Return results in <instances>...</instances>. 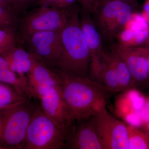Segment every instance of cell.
I'll return each instance as SVG.
<instances>
[{"label":"cell","mask_w":149,"mask_h":149,"mask_svg":"<svg viewBox=\"0 0 149 149\" xmlns=\"http://www.w3.org/2000/svg\"><path fill=\"white\" fill-rule=\"evenodd\" d=\"M61 88L70 121L92 117L106 106L111 93L101 83L59 70Z\"/></svg>","instance_id":"1"},{"label":"cell","mask_w":149,"mask_h":149,"mask_svg":"<svg viewBox=\"0 0 149 149\" xmlns=\"http://www.w3.org/2000/svg\"><path fill=\"white\" fill-rule=\"evenodd\" d=\"M65 22L61 30L62 51L55 68L74 75L89 77L90 51L80 22V6L65 9Z\"/></svg>","instance_id":"2"},{"label":"cell","mask_w":149,"mask_h":149,"mask_svg":"<svg viewBox=\"0 0 149 149\" xmlns=\"http://www.w3.org/2000/svg\"><path fill=\"white\" fill-rule=\"evenodd\" d=\"M71 125H59L36 106L27 129L24 149H59L72 133Z\"/></svg>","instance_id":"3"},{"label":"cell","mask_w":149,"mask_h":149,"mask_svg":"<svg viewBox=\"0 0 149 149\" xmlns=\"http://www.w3.org/2000/svg\"><path fill=\"white\" fill-rule=\"evenodd\" d=\"M136 3L120 0H106L91 14L104 42H114L136 13Z\"/></svg>","instance_id":"4"},{"label":"cell","mask_w":149,"mask_h":149,"mask_svg":"<svg viewBox=\"0 0 149 149\" xmlns=\"http://www.w3.org/2000/svg\"><path fill=\"white\" fill-rule=\"evenodd\" d=\"M36 105L29 99L0 110L2 133L0 144L4 149H24L28 126Z\"/></svg>","instance_id":"5"},{"label":"cell","mask_w":149,"mask_h":149,"mask_svg":"<svg viewBox=\"0 0 149 149\" xmlns=\"http://www.w3.org/2000/svg\"><path fill=\"white\" fill-rule=\"evenodd\" d=\"M65 9L57 7L41 6L20 17L18 35L20 44L35 32L61 30L65 22Z\"/></svg>","instance_id":"6"},{"label":"cell","mask_w":149,"mask_h":149,"mask_svg":"<svg viewBox=\"0 0 149 149\" xmlns=\"http://www.w3.org/2000/svg\"><path fill=\"white\" fill-rule=\"evenodd\" d=\"M104 149H129L127 125L104 107L91 117Z\"/></svg>","instance_id":"7"},{"label":"cell","mask_w":149,"mask_h":149,"mask_svg":"<svg viewBox=\"0 0 149 149\" xmlns=\"http://www.w3.org/2000/svg\"><path fill=\"white\" fill-rule=\"evenodd\" d=\"M61 30L35 32L22 44L37 60L54 69L61 53Z\"/></svg>","instance_id":"8"},{"label":"cell","mask_w":149,"mask_h":149,"mask_svg":"<svg viewBox=\"0 0 149 149\" xmlns=\"http://www.w3.org/2000/svg\"><path fill=\"white\" fill-rule=\"evenodd\" d=\"M128 66L133 85H146L149 82L148 56L149 48L145 46L128 47L113 42L110 47Z\"/></svg>","instance_id":"9"},{"label":"cell","mask_w":149,"mask_h":149,"mask_svg":"<svg viewBox=\"0 0 149 149\" xmlns=\"http://www.w3.org/2000/svg\"><path fill=\"white\" fill-rule=\"evenodd\" d=\"M80 22L90 51L91 63L89 77L101 83L100 77L103 56L104 53L103 40L91 15L81 9Z\"/></svg>","instance_id":"10"},{"label":"cell","mask_w":149,"mask_h":149,"mask_svg":"<svg viewBox=\"0 0 149 149\" xmlns=\"http://www.w3.org/2000/svg\"><path fill=\"white\" fill-rule=\"evenodd\" d=\"M27 77L32 97L40 100L61 85L60 78L56 70L38 60Z\"/></svg>","instance_id":"11"},{"label":"cell","mask_w":149,"mask_h":149,"mask_svg":"<svg viewBox=\"0 0 149 149\" xmlns=\"http://www.w3.org/2000/svg\"><path fill=\"white\" fill-rule=\"evenodd\" d=\"M65 146L71 149H104L91 118L72 130Z\"/></svg>","instance_id":"12"},{"label":"cell","mask_w":149,"mask_h":149,"mask_svg":"<svg viewBox=\"0 0 149 149\" xmlns=\"http://www.w3.org/2000/svg\"><path fill=\"white\" fill-rule=\"evenodd\" d=\"M41 106L47 116L59 125H71L68 111L60 86L55 88L40 99Z\"/></svg>","instance_id":"13"},{"label":"cell","mask_w":149,"mask_h":149,"mask_svg":"<svg viewBox=\"0 0 149 149\" xmlns=\"http://www.w3.org/2000/svg\"><path fill=\"white\" fill-rule=\"evenodd\" d=\"M136 13L116 37L117 43L128 47L142 46L149 37V28L145 20L138 24Z\"/></svg>","instance_id":"14"},{"label":"cell","mask_w":149,"mask_h":149,"mask_svg":"<svg viewBox=\"0 0 149 149\" xmlns=\"http://www.w3.org/2000/svg\"><path fill=\"white\" fill-rule=\"evenodd\" d=\"M19 44L2 55L14 72L21 77H27L26 75L31 71L37 60L26 48Z\"/></svg>","instance_id":"15"},{"label":"cell","mask_w":149,"mask_h":149,"mask_svg":"<svg viewBox=\"0 0 149 149\" xmlns=\"http://www.w3.org/2000/svg\"><path fill=\"white\" fill-rule=\"evenodd\" d=\"M0 82L12 86L22 95L32 97L27 77H21L14 72L2 55H0Z\"/></svg>","instance_id":"16"},{"label":"cell","mask_w":149,"mask_h":149,"mask_svg":"<svg viewBox=\"0 0 149 149\" xmlns=\"http://www.w3.org/2000/svg\"><path fill=\"white\" fill-rule=\"evenodd\" d=\"M105 55L116 72L120 92L125 91L133 87V78L128 66L121 58L114 51L105 52Z\"/></svg>","instance_id":"17"},{"label":"cell","mask_w":149,"mask_h":149,"mask_svg":"<svg viewBox=\"0 0 149 149\" xmlns=\"http://www.w3.org/2000/svg\"><path fill=\"white\" fill-rule=\"evenodd\" d=\"M100 83L110 93L120 92L116 72L104 53L101 70Z\"/></svg>","instance_id":"18"},{"label":"cell","mask_w":149,"mask_h":149,"mask_svg":"<svg viewBox=\"0 0 149 149\" xmlns=\"http://www.w3.org/2000/svg\"><path fill=\"white\" fill-rule=\"evenodd\" d=\"M27 98L12 86L0 82V110L16 105Z\"/></svg>","instance_id":"19"},{"label":"cell","mask_w":149,"mask_h":149,"mask_svg":"<svg viewBox=\"0 0 149 149\" xmlns=\"http://www.w3.org/2000/svg\"><path fill=\"white\" fill-rule=\"evenodd\" d=\"M20 19L15 10L0 6V29L17 33Z\"/></svg>","instance_id":"20"},{"label":"cell","mask_w":149,"mask_h":149,"mask_svg":"<svg viewBox=\"0 0 149 149\" xmlns=\"http://www.w3.org/2000/svg\"><path fill=\"white\" fill-rule=\"evenodd\" d=\"M129 149H149V136L141 128L127 125Z\"/></svg>","instance_id":"21"},{"label":"cell","mask_w":149,"mask_h":149,"mask_svg":"<svg viewBox=\"0 0 149 149\" xmlns=\"http://www.w3.org/2000/svg\"><path fill=\"white\" fill-rule=\"evenodd\" d=\"M19 44L20 43L17 33L0 29V55L6 53Z\"/></svg>","instance_id":"22"},{"label":"cell","mask_w":149,"mask_h":149,"mask_svg":"<svg viewBox=\"0 0 149 149\" xmlns=\"http://www.w3.org/2000/svg\"><path fill=\"white\" fill-rule=\"evenodd\" d=\"M12 7L19 14L25 13L30 6L35 3H38L39 0H10Z\"/></svg>","instance_id":"23"},{"label":"cell","mask_w":149,"mask_h":149,"mask_svg":"<svg viewBox=\"0 0 149 149\" xmlns=\"http://www.w3.org/2000/svg\"><path fill=\"white\" fill-rule=\"evenodd\" d=\"M105 0H77L82 10L92 14Z\"/></svg>","instance_id":"24"},{"label":"cell","mask_w":149,"mask_h":149,"mask_svg":"<svg viewBox=\"0 0 149 149\" xmlns=\"http://www.w3.org/2000/svg\"><path fill=\"white\" fill-rule=\"evenodd\" d=\"M142 15L149 28V0H146L144 4Z\"/></svg>","instance_id":"25"},{"label":"cell","mask_w":149,"mask_h":149,"mask_svg":"<svg viewBox=\"0 0 149 149\" xmlns=\"http://www.w3.org/2000/svg\"><path fill=\"white\" fill-rule=\"evenodd\" d=\"M59 0H39L38 4L40 6H49L58 8Z\"/></svg>","instance_id":"26"},{"label":"cell","mask_w":149,"mask_h":149,"mask_svg":"<svg viewBox=\"0 0 149 149\" xmlns=\"http://www.w3.org/2000/svg\"><path fill=\"white\" fill-rule=\"evenodd\" d=\"M76 0H62L60 8L65 9L75 4Z\"/></svg>","instance_id":"27"},{"label":"cell","mask_w":149,"mask_h":149,"mask_svg":"<svg viewBox=\"0 0 149 149\" xmlns=\"http://www.w3.org/2000/svg\"><path fill=\"white\" fill-rule=\"evenodd\" d=\"M0 6L3 7L12 8L13 9L11 4L10 0H0Z\"/></svg>","instance_id":"28"},{"label":"cell","mask_w":149,"mask_h":149,"mask_svg":"<svg viewBox=\"0 0 149 149\" xmlns=\"http://www.w3.org/2000/svg\"><path fill=\"white\" fill-rule=\"evenodd\" d=\"M141 128L149 136V121L143 123Z\"/></svg>","instance_id":"29"},{"label":"cell","mask_w":149,"mask_h":149,"mask_svg":"<svg viewBox=\"0 0 149 149\" xmlns=\"http://www.w3.org/2000/svg\"><path fill=\"white\" fill-rule=\"evenodd\" d=\"M143 46H146V47H148L149 48V37L148 39H147L146 42H145V43L143 45Z\"/></svg>","instance_id":"30"},{"label":"cell","mask_w":149,"mask_h":149,"mask_svg":"<svg viewBox=\"0 0 149 149\" xmlns=\"http://www.w3.org/2000/svg\"><path fill=\"white\" fill-rule=\"evenodd\" d=\"M105 1H106V0H105ZM120 1H124L127 2L128 3H136V0H120Z\"/></svg>","instance_id":"31"},{"label":"cell","mask_w":149,"mask_h":149,"mask_svg":"<svg viewBox=\"0 0 149 149\" xmlns=\"http://www.w3.org/2000/svg\"><path fill=\"white\" fill-rule=\"evenodd\" d=\"M62 1V0H59L58 1V8H60L61 6Z\"/></svg>","instance_id":"32"},{"label":"cell","mask_w":149,"mask_h":149,"mask_svg":"<svg viewBox=\"0 0 149 149\" xmlns=\"http://www.w3.org/2000/svg\"><path fill=\"white\" fill-rule=\"evenodd\" d=\"M148 73H149V54H148Z\"/></svg>","instance_id":"33"},{"label":"cell","mask_w":149,"mask_h":149,"mask_svg":"<svg viewBox=\"0 0 149 149\" xmlns=\"http://www.w3.org/2000/svg\"><path fill=\"white\" fill-rule=\"evenodd\" d=\"M0 149H4L3 147L1 145V144H0Z\"/></svg>","instance_id":"34"}]
</instances>
